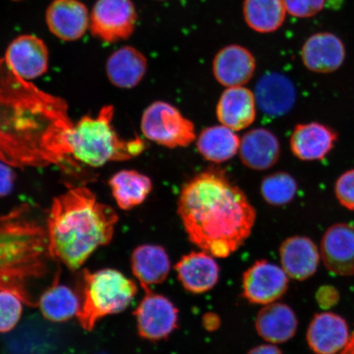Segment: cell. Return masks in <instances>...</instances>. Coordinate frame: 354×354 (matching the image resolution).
<instances>
[{
    "label": "cell",
    "instance_id": "obj_17",
    "mask_svg": "<svg viewBox=\"0 0 354 354\" xmlns=\"http://www.w3.org/2000/svg\"><path fill=\"white\" fill-rule=\"evenodd\" d=\"M254 95L257 105L270 117L284 116L293 109L296 101L295 84L286 75L271 72L257 82Z\"/></svg>",
    "mask_w": 354,
    "mask_h": 354
},
{
    "label": "cell",
    "instance_id": "obj_30",
    "mask_svg": "<svg viewBox=\"0 0 354 354\" xmlns=\"http://www.w3.org/2000/svg\"><path fill=\"white\" fill-rule=\"evenodd\" d=\"M260 190L268 205L284 206L293 201L298 192V183L293 176L286 171H277L265 177Z\"/></svg>",
    "mask_w": 354,
    "mask_h": 354
},
{
    "label": "cell",
    "instance_id": "obj_37",
    "mask_svg": "<svg viewBox=\"0 0 354 354\" xmlns=\"http://www.w3.org/2000/svg\"><path fill=\"white\" fill-rule=\"evenodd\" d=\"M339 354H354V334L351 336L349 342L346 345V347L344 348L342 352Z\"/></svg>",
    "mask_w": 354,
    "mask_h": 354
},
{
    "label": "cell",
    "instance_id": "obj_19",
    "mask_svg": "<svg viewBox=\"0 0 354 354\" xmlns=\"http://www.w3.org/2000/svg\"><path fill=\"white\" fill-rule=\"evenodd\" d=\"M346 321L333 313L316 314L308 326L307 342L316 354H338L351 339Z\"/></svg>",
    "mask_w": 354,
    "mask_h": 354
},
{
    "label": "cell",
    "instance_id": "obj_27",
    "mask_svg": "<svg viewBox=\"0 0 354 354\" xmlns=\"http://www.w3.org/2000/svg\"><path fill=\"white\" fill-rule=\"evenodd\" d=\"M241 139L236 131L223 125L212 126L203 130L196 138V147L202 157L214 163L233 158L240 149Z\"/></svg>",
    "mask_w": 354,
    "mask_h": 354
},
{
    "label": "cell",
    "instance_id": "obj_1",
    "mask_svg": "<svg viewBox=\"0 0 354 354\" xmlns=\"http://www.w3.org/2000/svg\"><path fill=\"white\" fill-rule=\"evenodd\" d=\"M73 125L64 100L21 78L0 59V161L19 168L57 165L77 174L81 168L68 144Z\"/></svg>",
    "mask_w": 354,
    "mask_h": 354
},
{
    "label": "cell",
    "instance_id": "obj_35",
    "mask_svg": "<svg viewBox=\"0 0 354 354\" xmlns=\"http://www.w3.org/2000/svg\"><path fill=\"white\" fill-rule=\"evenodd\" d=\"M247 354H283V353L276 346V344L268 343L252 348Z\"/></svg>",
    "mask_w": 354,
    "mask_h": 354
},
{
    "label": "cell",
    "instance_id": "obj_26",
    "mask_svg": "<svg viewBox=\"0 0 354 354\" xmlns=\"http://www.w3.org/2000/svg\"><path fill=\"white\" fill-rule=\"evenodd\" d=\"M113 196L122 210H131L142 203L153 190V181L136 170H122L109 181Z\"/></svg>",
    "mask_w": 354,
    "mask_h": 354
},
{
    "label": "cell",
    "instance_id": "obj_4",
    "mask_svg": "<svg viewBox=\"0 0 354 354\" xmlns=\"http://www.w3.org/2000/svg\"><path fill=\"white\" fill-rule=\"evenodd\" d=\"M48 258L46 223L39 220L33 206L24 203L0 216V290L37 307L28 284L46 275Z\"/></svg>",
    "mask_w": 354,
    "mask_h": 354
},
{
    "label": "cell",
    "instance_id": "obj_15",
    "mask_svg": "<svg viewBox=\"0 0 354 354\" xmlns=\"http://www.w3.org/2000/svg\"><path fill=\"white\" fill-rule=\"evenodd\" d=\"M338 140L329 126L317 122L300 123L292 132L290 146L295 157L302 161H320L328 156Z\"/></svg>",
    "mask_w": 354,
    "mask_h": 354
},
{
    "label": "cell",
    "instance_id": "obj_6",
    "mask_svg": "<svg viewBox=\"0 0 354 354\" xmlns=\"http://www.w3.org/2000/svg\"><path fill=\"white\" fill-rule=\"evenodd\" d=\"M81 276V307L77 317L86 331L94 329L102 318L129 307L138 290L134 281L115 269L95 272L85 269Z\"/></svg>",
    "mask_w": 354,
    "mask_h": 354
},
{
    "label": "cell",
    "instance_id": "obj_34",
    "mask_svg": "<svg viewBox=\"0 0 354 354\" xmlns=\"http://www.w3.org/2000/svg\"><path fill=\"white\" fill-rule=\"evenodd\" d=\"M11 167L0 161V198L6 197L12 192L16 175Z\"/></svg>",
    "mask_w": 354,
    "mask_h": 354
},
{
    "label": "cell",
    "instance_id": "obj_25",
    "mask_svg": "<svg viewBox=\"0 0 354 354\" xmlns=\"http://www.w3.org/2000/svg\"><path fill=\"white\" fill-rule=\"evenodd\" d=\"M148 69L146 57L136 48H118L109 57L106 73L114 86L132 88L142 82Z\"/></svg>",
    "mask_w": 354,
    "mask_h": 354
},
{
    "label": "cell",
    "instance_id": "obj_9",
    "mask_svg": "<svg viewBox=\"0 0 354 354\" xmlns=\"http://www.w3.org/2000/svg\"><path fill=\"white\" fill-rule=\"evenodd\" d=\"M145 296L134 312L139 335L149 342L166 339L178 327L179 311L166 296L145 289Z\"/></svg>",
    "mask_w": 354,
    "mask_h": 354
},
{
    "label": "cell",
    "instance_id": "obj_11",
    "mask_svg": "<svg viewBox=\"0 0 354 354\" xmlns=\"http://www.w3.org/2000/svg\"><path fill=\"white\" fill-rule=\"evenodd\" d=\"M321 254L325 267L335 275H354V225H332L323 234Z\"/></svg>",
    "mask_w": 354,
    "mask_h": 354
},
{
    "label": "cell",
    "instance_id": "obj_31",
    "mask_svg": "<svg viewBox=\"0 0 354 354\" xmlns=\"http://www.w3.org/2000/svg\"><path fill=\"white\" fill-rule=\"evenodd\" d=\"M22 301L10 291L0 290V333L10 331L19 323Z\"/></svg>",
    "mask_w": 354,
    "mask_h": 354
},
{
    "label": "cell",
    "instance_id": "obj_5",
    "mask_svg": "<svg viewBox=\"0 0 354 354\" xmlns=\"http://www.w3.org/2000/svg\"><path fill=\"white\" fill-rule=\"evenodd\" d=\"M113 105L104 106L96 117H83L70 131L68 144L75 160L92 167L139 156L146 149L140 137L124 140L114 129Z\"/></svg>",
    "mask_w": 354,
    "mask_h": 354
},
{
    "label": "cell",
    "instance_id": "obj_3",
    "mask_svg": "<svg viewBox=\"0 0 354 354\" xmlns=\"http://www.w3.org/2000/svg\"><path fill=\"white\" fill-rule=\"evenodd\" d=\"M46 221L50 258L76 271L113 240L118 216L90 189L78 187L53 201Z\"/></svg>",
    "mask_w": 354,
    "mask_h": 354
},
{
    "label": "cell",
    "instance_id": "obj_24",
    "mask_svg": "<svg viewBox=\"0 0 354 354\" xmlns=\"http://www.w3.org/2000/svg\"><path fill=\"white\" fill-rule=\"evenodd\" d=\"M131 264L132 272L143 290L162 284L171 270V261L165 248L149 243L136 248Z\"/></svg>",
    "mask_w": 354,
    "mask_h": 354
},
{
    "label": "cell",
    "instance_id": "obj_8",
    "mask_svg": "<svg viewBox=\"0 0 354 354\" xmlns=\"http://www.w3.org/2000/svg\"><path fill=\"white\" fill-rule=\"evenodd\" d=\"M138 15L131 0H97L91 13L93 37L105 43H115L131 37Z\"/></svg>",
    "mask_w": 354,
    "mask_h": 354
},
{
    "label": "cell",
    "instance_id": "obj_22",
    "mask_svg": "<svg viewBox=\"0 0 354 354\" xmlns=\"http://www.w3.org/2000/svg\"><path fill=\"white\" fill-rule=\"evenodd\" d=\"M239 155L243 165L250 169L268 170L275 166L280 158V142L271 131L257 128L243 135Z\"/></svg>",
    "mask_w": 354,
    "mask_h": 354
},
{
    "label": "cell",
    "instance_id": "obj_39",
    "mask_svg": "<svg viewBox=\"0 0 354 354\" xmlns=\"http://www.w3.org/2000/svg\"><path fill=\"white\" fill-rule=\"evenodd\" d=\"M15 1H19V0H15Z\"/></svg>",
    "mask_w": 354,
    "mask_h": 354
},
{
    "label": "cell",
    "instance_id": "obj_32",
    "mask_svg": "<svg viewBox=\"0 0 354 354\" xmlns=\"http://www.w3.org/2000/svg\"><path fill=\"white\" fill-rule=\"evenodd\" d=\"M335 194L340 205L354 212V168L344 172L336 180Z\"/></svg>",
    "mask_w": 354,
    "mask_h": 354
},
{
    "label": "cell",
    "instance_id": "obj_14",
    "mask_svg": "<svg viewBox=\"0 0 354 354\" xmlns=\"http://www.w3.org/2000/svg\"><path fill=\"white\" fill-rule=\"evenodd\" d=\"M214 256L205 251H193L181 257L175 265L177 280L194 295L214 289L220 277V268Z\"/></svg>",
    "mask_w": 354,
    "mask_h": 354
},
{
    "label": "cell",
    "instance_id": "obj_21",
    "mask_svg": "<svg viewBox=\"0 0 354 354\" xmlns=\"http://www.w3.org/2000/svg\"><path fill=\"white\" fill-rule=\"evenodd\" d=\"M280 259L288 277L301 281L316 273L320 254L311 239L296 236L287 238L281 243Z\"/></svg>",
    "mask_w": 354,
    "mask_h": 354
},
{
    "label": "cell",
    "instance_id": "obj_36",
    "mask_svg": "<svg viewBox=\"0 0 354 354\" xmlns=\"http://www.w3.org/2000/svg\"><path fill=\"white\" fill-rule=\"evenodd\" d=\"M221 324L220 318L215 313H206L203 317V325L209 331H214L218 328Z\"/></svg>",
    "mask_w": 354,
    "mask_h": 354
},
{
    "label": "cell",
    "instance_id": "obj_28",
    "mask_svg": "<svg viewBox=\"0 0 354 354\" xmlns=\"http://www.w3.org/2000/svg\"><path fill=\"white\" fill-rule=\"evenodd\" d=\"M60 274L56 273L54 281L38 301V306L47 320L64 322L77 315L81 299L69 287L59 284Z\"/></svg>",
    "mask_w": 354,
    "mask_h": 354
},
{
    "label": "cell",
    "instance_id": "obj_38",
    "mask_svg": "<svg viewBox=\"0 0 354 354\" xmlns=\"http://www.w3.org/2000/svg\"><path fill=\"white\" fill-rule=\"evenodd\" d=\"M158 1H162V0H158Z\"/></svg>",
    "mask_w": 354,
    "mask_h": 354
},
{
    "label": "cell",
    "instance_id": "obj_7",
    "mask_svg": "<svg viewBox=\"0 0 354 354\" xmlns=\"http://www.w3.org/2000/svg\"><path fill=\"white\" fill-rule=\"evenodd\" d=\"M140 128L146 139L168 149L187 147L197 138L194 123L165 101H155L144 111Z\"/></svg>",
    "mask_w": 354,
    "mask_h": 354
},
{
    "label": "cell",
    "instance_id": "obj_10",
    "mask_svg": "<svg viewBox=\"0 0 354 354\" xmlns=\"http://www.w3.org/2000/svg\"><path fill=\"white\" fill-rule=\"evenodd\" d=\"M289 277L281 267L267 260L257 261L243 275V296L248 302L268 305L286 293Z\"/></svg>",
    "mask_w": 354,
    "mask_h": 354
},
{
    "label": "cell",
    "instance_id": "obj_13",
    "mask_svg": "<svg viewBox=\"0 0 354 354\" xmlns=\"http://www.w3.org/2000/svg\"><path fill=\"white\" fill-rule=\"evenodd\" d=\"M48 30L64 41H76L90 28L91 15L80 0H53L46 12Z\"/></svg>",
    "mask_w": 354,
    "mask_h": 354
},
{
    "label": "cell",
    "instance_id": "obj_2",
    "mask_svg": "<svg viewBox=\"0 0 354 354\" xmlns=\"http://www.w3.org/2000/svg\"><path fill=\"white\" fill-rule=\"evenodd\" d=\"M177 214L189 241L216 259L240 249L257 218L245 192L218 170L201 172L183 185Z\"/></svg>",
    "mask_w": 354,
    "mask_h": 354
},
{
    "label": "cell",
    "instance_id": "obj_23",
    "mask_svg": "<svg viewBox=\"0 0 354 354\" xmlns=\"http://www.w3.org/2000/svg\"><path fill=\"white\" fill-rule=\"evenodd\" d=\"M255 328L260 337L268 343H286L297 331V316L286 304L275 302L265 305L257 315Z\"/></svg>",
    "mask_w": 354,
    "mask_h": 354
},
{
    "label": "cell",
    "instance_id": "obj_29",
    "mask_svg": "<svg viewBox=\"0 0 354 354\" xmlns=\"http://www.w3.org/2000/svg\"><path fill=\"white\" fill-rule=\"evenodd\" d=\"M286 12L283 0H243V19L256 32H276L284 24Z\"/></svg>",
    "mask_w": 354,
    "mask_h": 354
},
{
    "label": "cell",
    "instance_id": "obj_33",
    "mask_svg": "<svg viewBox=\"0 0 354 354\" xmlns=\"http://www.w3.org/2000/svg\"><path fill=\"white\" fill-rule=\"evenodd\" d=\"M283 2L290 15L307 19L320 12L325 6L326 0H283Z\"/></svg>",
    "mask_w": 354,
    "mask_h": 354
},
{
    "label": "cell",
    "instance_id": "obj_18",
    "mask_svg": "<svg viewBox=\"0 0 354 354\" xmlns=\"http://www.w3.org/2000/svg\"><path fill=\"white\" fill-rule=\"evenodd\" d=\"M346 57L343 41L337 35L320 32L311 35L304 44L301 59L310 72L331 73L342 68Z\"/></svg>",
    "mask_w": 354,
    "mask_h": 354
},
{
    "label": "cell",
    "instance_id": "obj_12",
    "mask_svg": "<svg viewBox=\"0 0 354 354\" xmlns=\"http://www.w3.org/2000/svg\"><path fill=\"white\" fill-rule=\"evenodd\" d=\"M4 59L21 78L26 81L37 79L47 73L48 47L35 35H19L8 46Z\"/></svg>",
    "mask_w": 354,
    "mask_h": 354
},
{
    "label": "cell",
    "instance_id": "obj_20",
    "mask_svg": "<svg viewBox=\"0 0 354 354\" xmlns=\"http://www.w3.org/2000/svg\"><path fill=\"white\" fill-rule=\"evenodd\" d=\"M254 93L245 86L225 88L216 104V114L221 125L234 131L246 129L255 121Z\"/></svg>",
    "mask_w": 354,
    "mask_h": 354
},
{
    "label": "cell",
    "instance_id": "obj_16",
    "mask_svg": "<svg viewBox=\"0 0 354 354\" xmlns=\"http://www.w3.org/2000/svg\"><path fill=\"white\" fill-rule=\"evenodd\" d=\"M256 59L252 52L239 44H230L216 53L212 61V73L225 87L243 86L253 78Z\"/></svg>",
    "mask_w": 354,
    "mask_h": 354
}]
</instances>
